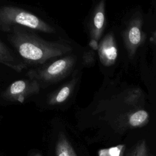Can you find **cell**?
I'll list each match as a JSON object with an SVG mask.
<instances>
[{
	"label": "cell",
	"mask_w": 156,
	"mask_h": 156,
	"mask_svg": "<svg viewBox=\"0 0 156 156\" xmlns=\"http://www.w3.org/2000/svg\"><path fill=\"white\" fill-rule=\"evenodd\" d=\"M105 26V1L102 0L97 4L93 13L90 23V40L98 42L103 34Z\"/></svg>",
	"instance_id": "obj_7"
},
{
	"label": "cell",
	"mask_w": 156,
	"mask_h": 156,
	"mask_svg": "<svg viewBox=\"0 0 156 156\" xmlns=\"http://www.w3.org/2000/svg\"><path fill=\"white\" fill-rule=\"evenodd\" d=\"M145 38L146 35L142 31V20L140 17L133 19L123 33L124 44L130 58L134 56Z\"/></svg>",
	"instance_id": "obj_5"
},
{
	"label": "cell",
	"mask_w": 156,
	"mask_h": 156,
	"mask_svg": "<svg viewBox=\"0 0 156 156\" xmlns=\"http://www.w3.org/2000/svg\"><path fill=\"white\" fill-rule=\"evenodd\" d=\"M149 41L154 44H156V30L152 34V35L149 38Z\"/></svg>",
	"instance_id": "obj_15"
},
{
	"label": "cell",
	"mask_w": 156,
	"mask_h": 156,
	"mask_svg": "<svg viewBox=\"0 0 156 156\" xmlns=\"http://www.w3.org/2000/svg\"><path fill=\"white\" fill-rule=\"evenodd\" d=\"M141 96V90L136 88L131 90L124 98V102L130 105H135Z\"/></svg>",
	"instance_id": "obj_13"
},
{
	"label": "cell",
	"mask_w": 156,
	"mask_h": 156,
	"mask_svg": "<svg viewBox=\"0 0 156 156\" xmlns=\"http://www.w3.org/2000/svg\"><path fill=\"white\" fill-rule=\"evenodd\" d=\"M39 83L32 79L18 80L13 82L4 92L3 96L10 101L23 102L29 96L40 90Z\"/></svg>",
	"instance_id": "obj_4"
},
{
	"label": "cell",
	"mask_w": 156,
	"mask_h": 156,
	"mask_svg": "<svg viewBox=\"0 0 156 156\" xmlns=\"http://www.w3.org/2000/svg\"><path fill=\"white\" fill-rule=\"evenodd\" d=\"M14 26H23L48 34L55 33V29L33 13L13 6L0 7V30L9 32Z\"/></svg>",
	"instance_id": "obj_3"
},
{
	"label": "cell",
	"mask_w": 156,
	"mask_h": 156,
	"mask_svg": "<svg viewBox=\"0 0 156 156\" xmlns=\"http://www.w3.org/2000/svg\"><path fill=\"white\" fill-rule=\"evenodd\" d=\"M0 63L5 65L17 72L26 68V65L18 59L13 52L0 40Z\"/></svg>",
	"instance_id": "obj_8"
},
{
	"label": "cell",
	"mask_w": 156,
	"mask_h": 156,
	"mask_svg": "<svg viewBox=\"0 0 156 156\" xmlns=\"http://www.w3.org/2000/svg\"><path fill=\"white\" fill-rule=\"evenodd\" d=\"M98 55L101 63L105 66L115 64L118 58V48L112 33L107 34L99 43Z\"/></svg>",
	"instance_id": "obj_6"
},
{
	"label": "cell",
	"mask_w": 156,
	"mask_h": 156,
	"mask_svg": "<svg viewBox=\"0 0 156 156\" xmlns=\"http://www.w3.org/2000/svg\"><path fill=\"white\" fill-rule=\"evenodd\" d=\"M135 151V156H149L146 141H140L134 147Z\"/></svg>",
	"instance_id": "obj_14"
},
{
	"label": "cell",
	"mask_w": 156,
	"mask_h": 156,
	"mask_svg": "<svg viewBox=\"0 0 156 156\" xmlns=\"http://www.w3.org/2000/svg\"><path fill=\"white\" fill-rule=\"evenodd\" d=\"M126 156H135V151L134 147L133 148V149L131 151H130L128 153V154Z\"/></svg>",
	"instance_id": "obj_16"
},
{
	"label": "cell",
	"mask_w": 156,
	"mask_h": 156,
	"mask_svg": "<svg viewBox=\"0 0 156 156\" xmlns=\"http://www.w3.org/2000/svg\"><path fill=\"white\" fill-rule=\"evenodd\" d=\"M56 156H77L73 147L65 134L60 133L55 146Z\"/></svg>",
	"instance_id": "obj_10"
},
{
	"label": "cell",
	"mask_w": 156,
	"mask_h": 156,
	"mask_svg": "<svg viewBox=\"0 0 156 156\" xmlns=\"http://www.w3.org/2000/svg\"><path fill=\"white\" fill-rule=\"evenodd\" d=\"M149 121V114L144 110H137L129 115L128 124L130 127H141Z\"/></svg>",
	"instance_id": "obj_11"
},
{
	"label": "cell",
	"mask_w": 156,
	"mask_h": 156,
	"mask_svg": "<svg viewBox=\"0 0 156 156\" xmlns=\"http://www.w3.org/2000/svg\"><path fill=\"white\" fill-rule=\"evenodd\" d=\"M11 30L10 41L26 65H42L73 51L65 41H48L21 26H14Z\"/></svg>",
	"instance_id": "obj_1"
},
{
	"label": "cell",
	"mask_w": 156,
	"mask_h": 156,
	"mask_svg": "<svg viewBox=\"0 0 156 156\" xmlns=\"http://www.w3.org/2000/svg\"><path fill=\"white\" fill-rule=\"evenodd\" d=\"M126 149L125 144H118L113 147L101 149L98 151V156H123Z\"/></svg>",
	"instance_id": "obj_12"
},
{
	"label": "cell",
	"mask_w": 156,
	"mask_h": 156,
	"mask_svg": "<svg viewBox=\"0 0 156 156\" xmlns=\"http://www.w3.org/2000/svg\"><path fill=\"white\" fill-rule=\"evenodd\" d=\"M76 79L74 78L62 87L57 92L53 93L49 98V104L55 105L65 102L71 96L76 84Z\"/></svg>",
	"instance_id": "obj_9"
},
{
	"label": "cell",
	"mask_w": 156,
	"mask_h": 156,
	"mask_svg": "<svg viewBox=\"0 0 156 156\" xmlns=\"http://www.w3.org/2000/svg\"><path fill=\"white\" fill-rule=\"evenodd\" d=\"M77 57L73 54H68L58 59H54L49 63L30 70L28 77L37 81L40 86L49 85L57 83L66 78L76 68Z\"/></svg>",
	"instance_id": "obj_2"
}]
</instances>
